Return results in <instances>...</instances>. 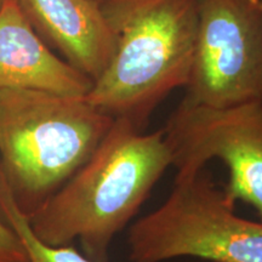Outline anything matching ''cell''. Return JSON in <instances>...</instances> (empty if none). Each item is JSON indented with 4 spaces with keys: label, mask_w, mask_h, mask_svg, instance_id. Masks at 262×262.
<instances>
[{
    "label": "cell",
    "mask_w": 262,
    "mask_h": 262,
    "mask_svg": "<svg viewBox=\"0 0 262 262\" xmlns=\"http://www.w3.org/2000/svg\"><path fill=\"white\" fill-rule=\"evenodd\" d=\"M171 165L172 150L163 127L146 134L118 118L86 163L28 219L29 226L42 243L60 247L78 242L93 262H110L113 239Z\"/></svg>",
    "instance_id": "obj_1"
},
{
    "label": "cell",
    "mask_w": 262,
    "mask_h": 262,
    "mask_svg": "<svg viewBox=\"0 0 262 262\" xmlns=\"http://www.w3.org/2000/svg\"><path fill=\"white\" fill-rule=\"evenodd\" d=\"M114 35L107 67L85 100L145 131L156 108L188 83L194 57L196 0H103Z\"/></svg>",
    "instance_id": "obj_2"
},
{
    "label": "cell",
    "mask_w": 262,
    "mask_h": 262,
    "mask_svg": "<svg viewBox=\"0 0 262 262\" xmlns=\"http://www.w3.org/2000/svg\"><path fill=\"white\" fill-rule=\"evenodd\" d=\"M113 120L85 97L0 90V171L22 215L31 219L70 181Z\"/></svg>",
    "instance_id": "obj_3"
},
{
    "label": "cell",
    "mask_w": 262,
    "mask_h": 262,
    "mask_svg": "<svg viewBox=\"0 0 262 262\" xmlns=\"http://www.w3.org/2000/svg\"><path fill=\"white\" fill-rule=\"evenodd\" d=\"M234 209L205 168L176 173L168 199L129 228L130 261L262 262V222L241 217Z\"/></svg>",
    "instance_id": "obj_4"
},
{
    "label": "cell",
    "mask_w": 262,
    "mask_h": 262,
    "mask_svg": "<svg viewBox=\"0 0 262 262\" xmlns=\"http://www.w3.org/2000/svg\"><path fill=\"white\" fill-rule=\"evenodd\" d=\"M191 75L181 102L228 108L262 101V9L257 0H196Z\"/></svg>",
    "instance_id": "obj_5"
},
{
    "label": "cell",
    "mask_w": 262,
    "mask_h": 262,
    "mask_svg": "<svg viewBox=\"0 0 262 262\" xmlns=\"http://www.w3.org/2000/svg\"><path fill=\"white\" fill-rule=\"evenodd\" d=\"M163 129L178 173L221 160L229 175L225 195L250 205L262 222V101L228 108L180 102Z\"/></svg>",
    "instance_id": "obj_6"
},
{
    "label": "cell",
    "mask_w": 262,
    "mask_h": 262,
    "mask_svg": "<svg viewBox=\"0 0 262 262\" xmlns=\"http://www.w3.org/2000/svg\"><path fill=\"white\" fill-rule=\"evenodd\" d=\"M93 80L58 57L15 0L0 6V90L24 89L85 97Z\"/></svg>",
    "instance_id": "obj_7"
},
{
    "label": "cell",
    "mask_w": 262,
    "mask_h": 262,
    "mask_svg": "<svg viewBox=\"0 0 262 262\" xmlns=\"http://www.w3.org/2000/svg\"><path fill=\"white\" fill-rule=\"evenodd\" d=\"M45 42L95 81L107 67L114 35L96 0H15Z\"/></svg>",
    "instance_id": "obj_8"
},
{
    "label": "cell",
    "mask_w": 262,
    "mask_h": 262,
    "mask_svg": "<svg viewBox=\"0 0 262 262\" xmlns=\"http://www.w3.org/2000/svg\"><path fill=\"white\" fill-rule=\"evenodd\" d=\"M0 217L16 232L27 253L28 262H93L73 244L48 245L35 237L28 219L12 201L3 173L0 171Z\"/></svg>",
    "instance_id": "obj_9"
},
{
    "label": "cell",
    "mask_w": 262,
    "mask_h": 262,
    "mask_svg": "<svg viewBox=\"0 0 262 262\" xmlns=\"http://www.w3.org/2000/svg\"><path fill=\"white\" fill-rule=\"evenodd\" d=\"M0 262H28L21 239L0 217Z\"/></svg>",
    "instance_id": "obj_10"
},
{
    "label": "cell",
    "mask_w": 262,
    "mask_h": 262,
    "mask_svg": "<svg viewBox=\"0 0 262 262\" xmlns=\"http://www.w3.org/2000/svg\"><path fill=\"white\" fill-rule=\"evenodd\" d=\"M257 4L260 5V8L262 9V0H257Z\"/></svg>",
    "instance_id": "obj_11"
},
{
    "label": "cell",
    "mask_w": 262,
    "mask_h": 262,
    "mask_svg": "<svg viewBox=\"0 0 262 262\" xmlns=\"http://www.w3.org/2000/svg\"><path fill=\"white\" fill-rule=\"evenodd\" d=\"M3 2H4V0H0V6H2V4H3Z\"/></svg>",
    "instance_id": "obj_12"
},
{
    "label": "cell",
    "mask_w": 262,
    "mask_h": 262,
    "mask_svg": "<svg viewBox=\"0 0 262 262\" xmlns=\"http://www.w3.org/2000/svg\"><path fill=\"white\" fill-rule=\"evenodd\" d=\"M96 2H98V3H101V2H103V0H96Z\"/></svg>",
    "instance_id": "obj_13"
}]
</instances>
